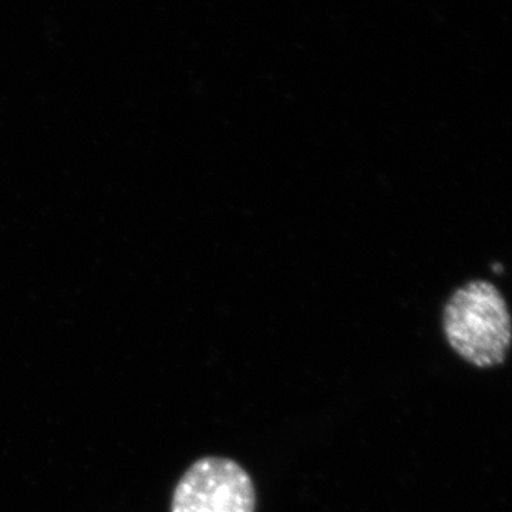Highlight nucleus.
I'll list each match as a JSON object with an SVG mask.
<instances>
[{"instance_id": "obj_1", "label": "nucleus", "mask_w": 512, "mask_h": 512, "mask_svg": "<svg viewBox=\"0 0 512 512\" xmlns=\"http://www.w3.org/2000/svg\"><path fill=\"white\" fill-rule=\"evenodd\" d=\"M444 333L451 348L471 365H501L512 339L507 303L490 282L461 286L444 308Z\"/></svg>"}, {"instance_id": "obj_2", "label": "nucleus", "mask_w": 512, "mask_h": 512, "mask_svg": "<svg viewBox=\"0 0 512 512\" xmlns=\"http://www.w3.org/2000/svg\"><path fill=\"white\" fill-rule=\"evenodd\" d=\"M251 477L235 461L205 457L192 464L174 491L171 512H254Z\"/></svg>"}]
</instances>
